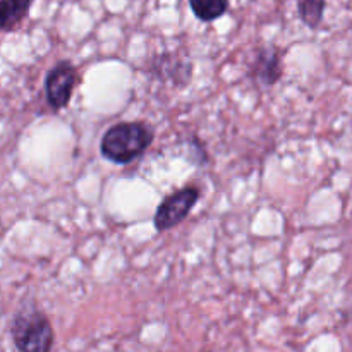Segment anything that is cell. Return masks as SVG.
Returning a JSON list of instances; mask_svg holds the SVG:
<instances>
[{"label": "cell", "mask_w": 352, "mask_h": 352, "mask_svg": "<svg viewBox=\"0 0 352 352\" xmlns=\"http://www.w3.org/2000/svg\"><path fill=\"white\" fill-rule=\"evenodd\" d=\"M189 6H191L192 12L198 19L210 23V21L219 19L227 12L229 0H189Z\"/></svg>", "instance_id": "52a82bcc"}, {"label": "cell", "mask_w": 352, "mask_h": 352, "mask_svg": "<svg viewBox=\"0 0 352 352\" xmlns=\"http://www.w3.org/2000/svg\"><path fill=\"white\" fill-rule=\"evenodd\" d=\"M10 333L21 352H50L54 346V329L41 311L26 308L14 316Z\"/></svg>", "instance_id": "7a4b0ae2"}, {"label": "cell", "mask_w": 352, "mask_h": 352, "mask_svg": "<svg viewBox=\"0 0 352 352\" xmlns=\"http://www.w3.org/2000/svg\"><path fill=\"white\" fill-rule=\"evenodd\" d=\"M153 129L143 122H120L102 138V153L113 164L126 165L136 160L153 143Z\"/></svg>", "instance_id": "6da1fadb"}, {"label": "cell", "mask_w": 352, "mask_h": 352, "mask_svg": "<svg viewBox=\"0 0 352 352\" xmlns=\"http://www.w3.org/2000/svg\"><path fill=\"white\" fill-rule=\"evenodd\" d=\"M31 0H0V30H12L24 19Z\"/></svg>", "instance_id": "8992f818"}, {"label": "cell", "mask_w": 352, "mask_h": 352, "mask_svg": "<svg viewBox=\"0 0 352 352\" xmlns=\"http://www.w3.org/2000/svg\"><path fill=\"white\" fill-rule=\"evenodd\" d=\"M78 81V71L71 62H58L55 67L50 69L45 81V91H47V102L54 110H60L69 105Z\"/></svg>", "instance_id": "277c9868"}, {"label": "cell", "mask_w": 352, "mask_h": 352, "mask_svg": "<svg viewBox=\"0 0 352 352\" xmlns=\"http://www.w3.org/2000/svg\"><path fill=\"white\" fill-rule=\"evenodd\" d=\"M253 74L263 85H275L282 76L280 55L275 48H261L253 64Z\"/></svg>", "instance_id": "5b68a950"}, {"label": "cell", "mask_w": 352, "mask_h": 352, "mask_svg": "<svg viewBox=\"0 0 352 352\" xmlns=\"http://www.w3.org/2000/svg\"><path fill=\"white\" fill-rule=\"evenodd\" d=\"M198 199V188H184L165 198L162 205L158 206L157 213H155V227H157V230L164 232V230L179 226L189 215V212L195 208Z\"/></svg>", "instance_id": "3957f363"}, {"label": "cell", "mask_w": 352, "mask_h": 352, "mask_svg": "<svg viewBox=\"0 0 352 352\" xmlns=\"http://www.w3.org/2000/svg\"><path fill=\"white\" fill-rule=\"evenodd\" d=\"M325 0H299V16L309 28H316L323 19Z\"/></svg>", "instance_id": "ba28073f"}]
</instances>
